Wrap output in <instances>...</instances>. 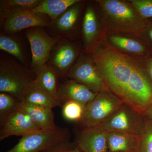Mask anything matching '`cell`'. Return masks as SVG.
<instances>
[{"instance_id":"cell-1","label":"cell","mask_w":152,"mask_h":152,"mask_svg":"<svg viewBox=\"0 0 152 152\" xmlns=\"http://www.w3.org/2000/svg\"><path fill=\"white\" fill-rule=\"evenodd\" d=\"M92 57L114 95L145 116L151 113L152 83L141 68L129 58L110 49L95 50Z\"/></svg>"},{"instance_id":"cell-2","label":"cell","mask_w":152,"mask_h":152,"mask_svg":"<svg viewBox=\"0 0 152 152\" xmlns=\"http://www.w3.org/2000/svg\"><path fill=\"white\" fill-rule=\"evenodd\" d=\"M98 1L108 28L113 33L137 34L148 28V22L140 15L132 5L118 0Z\"/></svg>"},{"instance_id":"cell-3","label":"cell","mask_w":152,"mask_h":152,"mask_svg":"<svg viewBox=\"0 0 152 152\" xmlns=\"http://www.w3.org/2000/svg\"><path fill=\"white\" fill-rule=\"evenodd\" d=\"M36 79L30 70L10 60H1L0 92L10 94L21 101L28 86Z\"/></svg>"},{"instance_id":"cell-4","label":"cell","mask_w":152,"mask_h":152,"mask_svg":"<svg viewBox=\"0 0 152 152\" xmlns=\"http://www.w3.org/2000/svg\"><path fill=\"white\" fill-rule=\"evenodd\" d=\"M70 137L66 128L41 130L22 137L15 146L4 152H41L69 142Z\"/></svg>"},{"instance_id":"cell-5","label":"cell","mask_w":152,"mask_h":152,"mask_svg":"<svg viewBox=\"0 0 152 152\" xmlns=\"http://www.w3.org/2000/svg\"><path fill=\"white\" fill-rule=\"evenodd\" d=\"M145 118L141 113L124 103L107 119L92 127L107 132L118 131L140 136L143 128Z\"/></svg>"},{"instance_id":"cell-6","label":"cell","mask_w":152,"mask_h":152,"mask_svg":"<svg viewBox=\"0 0 152 152\" xmlns=\"http://www.w3.org/2000/svg\"><path fill=\"white\" fill-rule=\"evenodd\" d=\"M124 103L110 91L99 93L86 106L83 116L77 124L82 128L96 126L111 115Z\"/></svg>"},{"instance_id":"cell-7","label":"cell","mask_w":152,"mask_h":152,"mask_svg":"<svg viewBox=\"0 0 152 152\" xmlns=\"http://www.w3.org/2000/svg\"><path fill=\"white\" fill-rule=\"evenodd\" d=\"M3 28L10 34L25 29L49 26L51 20L46 15L29 10H3Z\"/></svg>"},{"instance_id":"cell-8","label":"cell","mask_w":152,"mask_h":152,"mask_svg":"<svg viewBox=\"0 0 152 152\" xmlns=\"http://www.w3.org/2000/svg\"><path fill=\"white\" fill-rule=\"evenodd\" d=\"M26 37L31 46L33 70L46 64L59 39L49 36L40 27L28 29Z\"/></svg>"},{"instance_id":"cell-9","label":"cell","mask_w":152,"mask_h":152,"mask_svg":"<svg viewBox=\"0 0 152 152\" xmlns=\"http://www.w3.org/2000/svg\"><path fill=\"white\" fill-rule=\"evenodd\" d=\"M67 76L86 86L94 92L110 91L97 68L91 61L86 60L77 63L71 68Z\"/></svg>"},{"instance_id":"cell-10","label":"cell","mask_w":152,"mask_h":152,"mask_svg":"<svg viewBox=\"0 0 152 152\" xmlns=\"http://www.w3.org/2000/svg\"><path fill=\"white\" fill-rule=\"evenodd\" d=\"M0 140L10 136L24 137L40 129L37 126L26 112L20 108L4 118L0 120Z\"/></svg>"},{"instance_id":"cell-11","label":"cell","mask_w":152,"mask_h":152,"mask_svg":"<svg viewBox=\"0 0 152 152\" xmlns=\"http://www.w3.org/2000/svg\"><path fill=\"white\" fill-rule=\"evenodd\" d=\"M76 147L82 152H108L107 132L94 127L82 128Z\"/></svg>"},{"instance_id":"cell-12","label":"cell","mask_w":152,"mask_h":152,"mask_svg":"<svg viewBox=\"0 0 152 152\" xmlns=\"http://www.w3.org/2000/svg\"><path fill=\"white\" fill-rule=\"evenodd\" d=\"M89 88L74 80L66 81L60 85L58 100L61 106L66 102L73 101L86 105L94 100L98 94Z\"/></svg>"},{"instance_id":"cell-13","label":"cell","mask_w":152,"mask_h":152,"mask_svg":"<svg viewBox=\"0 0 152 152\" xmlns=\"http://www.w3.org/2000/svg\"><path fill=\"white\" fill-rule=\"evenodd\" d=\"M50 57L51 65L60 76H67L75 59L76 52L72 45L66 42H58Z\"/></svg>"},{"instance_id":"cell-14","label":"cell","mask_w":152,"mask_h":152,"mask_svg":"<svg viewBox=\"0 0 152 152\" xmlns=\"http://www.w3.org/2000/svg\"><path fill=\"white\" fill-rule=\"evenodd\" d=\"M33 70L38 84L59 103L58 94L60 85L58 80L59 75L56 70L51 65L47 64Z\"/></svg>"},{"instance_id":"cell-15","label":"cell","mask_w":152,"mask_h":152,"mask_svg":"<svg viewBox=\"0 0 152 152\" xmlns=\"http://www.w3.org/2000/svg\"><path fill=\"white\" fill-rule=\"evenodd\" d=\"M20 108L41 130L51 129L57 127L53 109L31 104L24 101H20Z\"/></svg>"},{"instance_id":"cell-16","label":"cell","mask_w":152,"mask_h":152,"mask_svg":"<svg viewBox=\"0 0 152 152\" xmlns=\"http://www.w3.org/2000/svg\"><path fill=\"white\" fill-rule=\"evenodd\" d=\"M140 136L125 132L113 131L107 132L109 152H136Z\"/></svg>"},{"instance_id":"cell-17","label":"cell","mask_w":152,"mask_h":152,"mask_svg":"<svg viewBox=\"0 0 152 152\" xmlns=\"http://www.w3.org/2000/svg\"><path fill=\"white\" fill-rule=\"evenodd\" d=\"M21 101L31 104L52 109L58 106L61 107L59 103L42 88L36 80L28 86Z\"/></svg>"},{"instance_id":"cell-18","label":"cell","mask_w":152,"mask_h":152,"mask_svg":"<svg viewBox=\"0 0 152 152\" xmlns=\"http://www.w3.org/2000/svg\"><path fill=\"white\" fill-rule=\"evenodd\" d=\"M79 2V0H44L31 10L46 15L53 23L69 8Z\"/></svg>"},{"instance_id":"cell-19","label":"cell","mask_w":152,"mask_h":152,"mask_svg":"<svg viewBox=\"0 0 152 152\" xmlns=\"http://www.w3.org/2000/svg\"><path fill=\"white\" fill-rule=\"evenodd\" d=\"M78 3L69 8L55 22L56 27L60 31H69L75 24L81 10V4Z\"/></svg>"},{"instance_id":"cell-20","label":"cell","mask_w":152,"mask_h":152,"mask_svg":"<svg viewBox=\"0 0 152 152\" xmlns=\"http://www.w3.org/2000/svg\"><path fill=\"white\" fill-rule=\"evenodd\" d=\"M0 49L13 56L23 64H26L24 56L20 46L12 37L1 34L0 36Z\"/></svg>"},{"instance_id":"cell-21","label":"cell","mask_w":152,"mask_h":152,"mask_svg":"<svg viewBox=\"0 0 152 152\" xmlns=\"http://www.w3.org/2000/svg\"><path fill=\"white\" fill-rule=\"evenodd\" d=\"M97 23L94 11L88 8L85 13L83 24V32L85 40L89 44L94 39L97 33Z\"/></svg>"},{"instance_id":"cell-22","label":"cell","mask_w":152,"mask_h":152,"mask_svg":"<svg viewBox=\"0 0 152 152\" xmlns=\"http://www.w3.org/2000/svg\"><path fill=\"white\" fill-rule=\"evenodd\" d=\"M136 152H152V114L145 116L143 128Z\"/></svg>"},{"instance_id":"cell-23","label":"cell","mask_w":152,"mask_h":152,"mask_svg":"<svg viewBox=\"0 0 152 152\" xmlns=\"http://www.w3.org/2000/svg\"><path fill=\"white\" fill-rule=\"evenodd\" d=\"M86 106L75 101H67L62 106L63 116L69 121L78 123L83 116Z\"/></svg>"},{"instance_id":"cell-24","label":"cell","mask_w":152,"mask_h":152,"mask_svg":"<svg viewBox=\"0 0 152 152\" xmlns=\"http://www.w3.org/2000/svg\"><path fill=\"white\" fill-rule=\"evenodd\" d=\"M20 101L9 94L0 93V120L20 108Z\"/></svg>"},{"instance_id":"cell-25","label":"cell","mask_w":152,"mask_h":152,"mask_svg":"<svg viewBox=\"0 0 152 152\" xmlns=\"http://www.w3.org/2000/svg\"><path fill=\"white\" fill-rule=\"evenodd\" d=\"M112 42L116 46L126 51L134 53H143L145 50L142 45L134 40L118 36H112Z\"/></svg>"},{"instance_id":"cell-26","label":"cell","mask_w":152,"mask_h":152,"mask_svg":"<svg viewBox=\"0 0 152 152\" xmlns=\"http://www.w3.org/2000/svg\"><path fill=\"white\" fill-rule=\"evenodd\" d=\"M40 0H7L1 1L3 10H31L39 5Z\"/></svg>"},{"instance_id":"cell-27","label":"cell","mask_w":152,"mask_h":152,"mask_svg":"<svg viewBox=\"0 0 152 152\" xmlns=\"http://www.w3.org/2000/svg\"><path fill=\"white\" fill-rule=\"evenodd\" d=\"M131 2L144 18H152V0H132Z\"/></svg>"},{"instance_id":"cell-28","label":"cell","mask_w":152,"mask_h":152,"mask_svg":"<svg viewBox=\"0 0 152 152\" xmlns=\"http://www.w3.org/2000/svg\"><path fill=\"white\" fill-rule=\"evenodd\" d=\"M41 152H76V147H74L68 142Z\"/></svg>"},{"instance_id":"cell-29","label":"cell","mask_w":152,"mask_h":152,"mask_svg":"<svg viewBox=\"0 0 152 152\" xmlns=\"http://www.w3.org/2000/svg\"><path fill=\"white\" fill-rule=\"evenodd\" d=\"M148 73L152 83V58L150 60L148 64Z\"/></svg>"},{"instance_id":"cell-30","label":"cell","mask_w":152,"mask_h":152,"mask_svg":"<svg viewBox=\"0 0 152 152\" xmlns=\"http://www.w3.org/2000/svg\"><path fill=\"white\" fill-rule=\"evenodd\" d=\"M148 35L151 40L152 41V28L149 30L148 32Z\"/></svg>"},{"instance_id":"cell-31","label":"cell","mask_w":152,"mask_h":152,"mask_svg":"<svg viewBox=\"0 0 152 152\" xmlns=\"http://www.w3.org/2000/svg\"><path fill=\"white\" fill-rule=\"evenodd\" d=\"M76 152H82L81 151H80V150H79L77 148V147H76Z\"/></svg>"},{"instance_id":"cell-32","label":"cell","mask_w":152,"mask_h":152,"mask_svg":"<svg viewBox=\"0 0 152 152\" xmlns=\"http://www.w3.org/2000/svg\"><path fill=\"white\" fill-rule=\"evenodd\" d=\"M121 152V151H119V152Z\"/></svg>"},{"instance_id":"cell-33","label":"cell","mask_w":152,"mask_h":152,"mask_svg":"<svg viewBox=\"0 0 152 152\" xmlns=\"http://www.w3.org/2000/svg\"><path fill=\"white\" fill-rule=\"evenodd\" d=\"M151 114H152V113H151Z\"/></svg>"}]
</instances>
